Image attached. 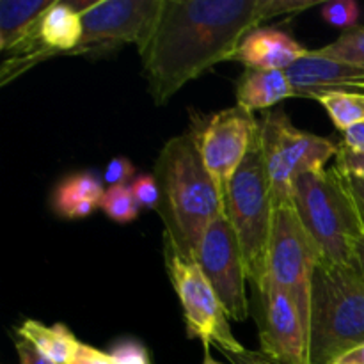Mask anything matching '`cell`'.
<instances>
[{
  "label": "cell",
  "mask_w": 364,
  "mask_h": 364,
  "mask_svg": "<svg viewBox=\"0 0 364 364\" xmlns=\"http://www.w3.org/2000/svg\"><path fill=\"white\" fill-rule=\"evenodd\" d=\"M316 0H164L153 34L139 50L142 77L155 105L230 60L262 21L297 14Z\"/></svg>",
  "instance_id": "obj_1"
},
{
  "label": "cell",
  "mask_w": 364,
  "mask_h": 364,
  "mask_svg": "<svg viewBox=\"0 0 364 364\" xmlns=\"http://www.w3.org/2000/svg\"><path fill=\"white\" fill-rule=\"evenodd\" d=\"M153 171L160 188L156 213L164 224V249L194 262L210 224L226 212L223 191L206 169L191 132L164 144Z\"/></svg>",
  "instance_id": "obj_2"
},
{
  "label": "cell",
  "mask_w": 364,
  "mask_h": 364,
  "mask_svg": "<svg viewBox=\"0 0 364 364\" xmlns=\"http://www.w3.org/2000/svg\"><path fill=\"white\" fill-rule=\"evenodd\" d=\"M364 345V281L354 267L320 259L311 279L308 363L333 364Z\"/></svg>",
  "instance_id": "obj_3"
},
{
  "label": "cell",
  "mask_w": 364,
  "mask_h": 364,
  "mask_svg": "<svg viewBox=\"0 0 364 364\" xmlns=\"http://www.w3.org/2000/svg\"><path fill=\"white\" fill-rule=\"evenodd\" d=\"M291 206L323 259L354 267L355 244L364 235V226L343 171L333 166L299 176Z\"/></svg>",
  "instance_id": "obj_4"
},
{
  "label": "cell",
  "mask_w": 364,
  "mask_h": 364,
  "mask_svg": "<svg viewBox=\"0 0 364 364\" xmlns=\"http://www.w3.org/2000/svg\"><path fill=\"white\" fill-rule=\"evenodd\" d=\"M224 203L226 215L242 249L249 281L252 287H259L265 281L269 269L270 240L276 217V205L263 162L259 137L228 185Z\"/></svg>",
  "instance_id": "obj_5"
},
{
  "label": "cell",
  "mask_w": 364,
  "mask_h": 364,
  "mask_svg": "<svg viewBox=\"0 0 364 364\" xmlns=\"http://www.w3.org/2000/svg\"><path fill=\"white\" fill-rule=\"evenodd\" d=\"M259 144L276 208L291 206L295 180L327 169L340 148L331 139L297 128L283 110H270L259 121Z\"/></svg>",
  "instance_id": "obj_6"
},
{
  "label": "cell",
  "mask_w": 364,
  "mask_h": 364,
  "mask_svg": "<svg viewBox=\"0 0 364 364\" xmlns=\"http://www.w3.org/2000/svg\"><path fill=\"white\" fill-rule=\"evenodd\" d=\"M164 0H96L82 13V39L64 57H105L124 45L139 50L153 34Z\"/></svg>",
  "instance_id": "obj_7"
},
{
  "label": "cell",
  "mask_w": 364,
  "mask_h": 364,
  "mask_svg": "<svg viewBox=\"0 0 364 364\" xmlns=\"http://www.w3.org/2000/svg\"><path fill=\"white\" fill-rule=\"evenodd\" d=\"M164 255L167 276L180 299L187 336L191 340L198 338L205 350L212 345L217 347V350H244V345L238 343L235 334L231 333L228 322L230 316L223 302L219 301L201 269L194 262L183 259L169 249H164Z\"/></svg>",
  "instance_id": "obj_8"
},
{
  "label": "cell",
  "mask_w": 364,
  "mask_h": 364,
  "mask_svg": "<svg viewBox=\"0 0 364 364\" xmlns=\"http://www.w3.org/2000/svg\"><path fill=\"white\" fill-rule=\"evenodd\" d=\"M320 259H323L322 252L304 230L294 206L276 208L267 277L294 299L308 327V338L311 279Z\"/></svg>",
  "instance_id": "obj_9"
},
{
  "label": "cell",
  "mask_w": 364,
  "mask_h": 364,
  "mask_svg": "<svg viewBox=\"0 0 364 364\" xmlns=\"http://www.w3.org/2000/svg\"><path fill=\"white\" fill-rule=\"evenodd\" d=\"M188 132L226 198L228 185L258 141L259 123L252 112L235 105L210 116H194Z\"/></svg>",
  "instance_id": "obj_10"
},
{
  "label": "cell",
  "mask_w": 364,
  "mask_h": 364,
  "mask_svg": "<svg viewBox=\"0 0 364 364\" xmlns=\"http://www.w3.org/2000/svg\"><path fill=\"white\" fill-rule=\"evenodd\" d=\"M194 262L215 290L228 316L237 322L247 318L251 308L245 294V281L249 277L242 249L226 212L210 224Z\"/></svg>",
  "instance_id": "obj_11"
},
{
  "label": "cell",
  "mask_w": 364,
  "mask_h": 364,
  "mask_svg": "<svg viewBox=\"0 0 364 364\" xmlns=\"http://www.w3.org/2000/svg\"><path fill=\"white\" fill-rule=\"evenodd\" d=\"M256 299V323L265 354L288 364L308 363V327L294 299L265 277L252 287Z\"/></svg>",
  "instance_id": "obj_12"
},
{
  "label": "cell",
  "mask_w": 364,
  "mask_h": 364,
  "mask_svg": "<svg viewBox=\"0 0 364 364\" xmlns=\"http://www.w3.org/2000/svg\"><path fill=\"white\" fill-rule=\"evenodd\" d=\"M295 98L320 100L329 92H364V68L309 50L287 70Z\"/></svg>",
  "instance_id": "obj_13"
},
{
  "label": "cell",
  "mask_w": 364,
  "mask_h": 364,
  "mask_svg": "<svg viewBox=\"0 0 364 364\" xmlns=\"http://www.w3.org/2000/svg\"><path fill=\"white\" fill-rule=\"evenodd\" d=\"M309 50L290 34L276 28H255L249 32L230 60L244 64L245 70L287 71Z\"/></svg>",
  "instance_id": "obj_14"
},
{
  "label": "cell",
  "mask_w": 364,
  "mask_h": 364,
  "mask_svg": "<svg viewBox=\"0 0 364 364\" xmlns=\"http://www.w3.org/2000/svg\"><path fill=\"white\" fill-rule=\"evenodd\" d=\"M82 32V14L75 11L70 2L57 0L41 18L31 38L43 50L46 60L52 57H64L68 52L77 48Z\"/></svg>",
  "instance_id": "obj_15"
},
{
  "label": "cell",
  "mask_w": 364,
  "mask_h": 364,
  "mask_svg": "<svg viewBox=\"0 0 364 364\" xmlns=\"http://www.w3.org/2000/svg\"><path fill=\"white\" fill-rule=\"evenodd\" d=\"M235 96L238 107L255 112L295 98V91L287 71L245 70L238 78Z\"/></svg>",
  "instance_id": "obj_16"
},
{
  "label": "cell",
  "mask_w": 364,
  "mask_h": 364,
  "mask_svg": "<svg viewBox=\"0 0 364 364\" xmlns=\"http://www.w3.org/2000/svg\"><path fill=\"white\" fill-rule=\"evenodd\" d=\"M105 188L103 180L95 173H77L57 185L52 198L53 212L63 219L78 220L92 215L100 208Z\"/></svg>",
  "instance_id": "obj_17"
},
{
  "label": "cell",
  "mask_w": 364,
  "mask_h": 364,
  "mask_svg": "<svg viewBox=\"0 0 364 364\" xmlns=\"http://www.w3.org/2000/svg\"><path fill=\"white\" fill-rule=\"evenodd\" d=\"M57 0H2L0 2V50H14L34 32Z\"/></svg>",
  "instance_id": "obj_18"
},
{
  "label": "cell",
  "mask_w": 364,
  "mask_h": 364,
  "mask_svg": "<svg viewBox=\"0 0 364 364\" xmlns=\"http://www.w3.org/2000/svg\"><path fill=\"white\" fill-rule=\"evenodd\" d=\"M18 336L55 364H70L80 347V341L64 323L45 326L38 320H25L18 327Z\"/></svg>",
  "instance_id": "obj_19"
},
{
  "label": "cell",
  "mask_w": 364,
  "mask_h": 364,
  "mask_svg": "<svg viewBox=\"0 0 364 364\" xmlns=\"http://www.w3.org/2000/svg\"><path fill=\"white\" fill-rule=\"evenodd\" d=\"M318 102L343 134L364 121V92H329Z\"/></svg>",
  "instance_id": "obj_20"
},
{
  "label": "cell",
  "mask_w": 364,
  "mask_h": 364,
  "mask_svg": "<svg viewBox=\"0 0 364 364\" xmlns=\"http://www.w3.org/2000/svg\"><path fill=\"white\" fill-rule=\"evenodd\" d=\"M100 210L114 223L128 224L137 219L141 206L135 201L130 185H119L107 188L100 201Z\"/></svg>",
  "instance_id": "obj_21"
},
{
  "label": "cell",
  "mask_w": 364,
  "mask_h": 364,
  "mask_svg": "<svg viewBox=\"0 0 364 364\" xmlns=\"http://www.w3.org/2000/svg\"><path fill=\"white\" fill-rule=\"evenodd\" d=\"M316 55L329 57V59L343 60L364 68V27H355L343 32L336 41L313 50Z\"/></svg>",
  "instance_id": "obj_22"
},
{
  "label": "cell",
  "mask_w": 364,
  "mask_h": 364,
  "mask_svg": "<svg viewBox=\"0 0 364 364\" xmlns=\"http://www.w3.org/2000/svg\"><path fill=\"white\" fill-rule=\"evenodd\" d=\"M322 20L338 28H345V32L358 27L359 6L352 0H336L322 6Z\"/></svg>",
  "instance_id": "obj_23"
},
{
  "label": "cell",
  "mask_w": 364,
  "mask_h": 364,
  "mask_svg": "<svg viewBox=\"0 0 364 364\" xmlns=\"http://www.w3.org/2000/svg\"><path fill=\"white\" fill-rule=\"evenodd\" d=\"M110 359L112 364H151V358H149V352L141 341L132 340H121L110 348Z\"/></svg>",
  "instance_id": "obj_24"
},
{
  "label": "cell",
  "mask_w": 364,
  "mask_h": 364,
  "mask_svg": "<svg viewBox=\"0 0 364 364\" xmlns=\"http://www.w3.org/2000/svg\"><path fill=\"white\" fill-rule=\"evenodd\" d=\"M135 201L144 210H156L160 203V188L153 174H141L130 183Z\"/></svg>",
  "instance_id": "obj_25"
},
{
  "label": "cell",
  "mask_w": 364,
  "mask_h": 364,
  "mask_svg": "<svg viewBox=\"0 0 364 364\" xmlns=\"http://www.w3.org/2000/svg\"><path fill=\"white\" fill-rule=\"evenodd\" d=\"M135 171L137 169H135L130 159H127V156H116V159H112L107 164L102 180L109 187H119V185H127L135 176Z\"/></svg>",
  "instance_id": "obj_26"
},
{
  "label": "cell",
  "mask_w": 364,
  "mask_h": 364,
  "mask_svg": "<svg viewBox=\"0 0 364 364\" xmlns=\"http://www.w3.org/2000/svg\"><path fill=\"white\" fill-rule=\"evenodd\" d=\"M334 160H336L334 166H336L338 169H341L343 173L352 174V176L364 181V155H361V153L354 151V149H350L348 146H345L343 142H340L338 155Z\"/></svg>",
  "instance_id": "obj_27"
},
{
  "label": "cell",
  "mask_w": 364,
  "mask_h": 364,
  "mask_svg": "<svg viewBox=\"0 0 364 364\" xmlns=\"http://www.w3.org/2000/svg\"><path fill=\"white\" fill-rule=\"evenodd\" d=\"M220 354L226 355V359L231 364H288L281 359L274 358V355L265 354L263 350H249L244 348L240 352H228V350H219Z\"/></svg>",
  "instance_id": "obj_28"
},
{
  "label": "cell",
  "mask_w": 364,
  "mask_h": 364,
  "mask_svg": "<svg viewBox=\"0 0 364 364\" xmlns=\"http://www.w3.org/2000/svg\"><path fill=\"white\" fill-rule=\"evenodd\" d=\"M70 364H112V359H110L109 352H102L91 345L80 343Z\"/></svg>",
  "instance_id": "obj_29"
},
{
  "label": "cell",
  "mask_w": 364,
  "mask_h": 364,
  "mask_svg": "<svg viewBox=\"0 0 364 364\" xmlns=\"http://www.w3.org/2000/svg\"><path fill=\"white\" fill-rule=\"evenodd\" d=\"M14 347H16L18 358H20V364H55V363L48 361L45 355L39 354V352L36 350V348L32 347L28 341L21 340V338L16 341V343H14Z\"/></svg>",
  "instance_id": "obj_30"
},
{
  "label": "cell",
  "mask_w": 364,
  "mask_h": 364,
  "mask_svg": "<svg viewBox=\"0 0 364 364\" xmlns=\"http://www.w3.org/2000/svg\"><path fill=\"white\" fill-rule=\"evenodd\" d=\"M341 142H343L345 146H348L350 149H354V151L364 155V121L355 124V127H352L350 130L345 132L343 141Z\"/></svg>",
  "instance_id": "obj_31"
},
{
  "label": "cell",
  "mask_w": 364,
  "mask_h": 364,
  "mask_svg": "<svg viewBox=\"0 0 364 364\" xmlns=\"http://www.w3.org/2000/svg\"><path fill=\"white\" fill-rule=\"evenodd\" d=\"M340 171H341V169H340ZM343 174H345V176H347L348 188H350L352 198H354L355 205H358L359 215H361L363 226H364V181L359 180V178L352 176V174H347V173H343Z\"/></svg>",
  "instance_id": "obj_32"
},
{
  "label": "cell",
  "mask_w": 364,
  "mask_h": 364,
  "mask_svg": "<svg viewBox=\"0 0 364 364\" xmlns=\"http://www.w3.org/2000/svg\"><path fill=\"white\" fill-rule=\"evenodd\" d=\"M333 364H364V345L354 348V350L347 352V354L341 355V358Z\"/></svg>",
  "instance_id": "obj_33"
},
{
  "label": "cell",
  "mask_w": 364,
  "mask_h": 364,
  "mask_svg": "<svg viewBox=\"0 0 364 364\" xmlns=\"http://www.w3.org/2000/svg\"><path fill=\"white\" fill-rule=\"evenodd\" d=\"M354 269L358 270L359 276L363 277L364 281V235L359 238V242L355 244V251H354Z\"/></svg>",
  "instance_id": "obj_34"
},
{
  "label": "cell",
  "mask_w": 364,
  "mask_h": 364,
  "mask_svg": "<svg viewBox=\"0 0 364 364\" xmlns=\"http://www.w3.org/2000/svg\"><path fill=\"white\" fill-rule=\"evenodd\" d=\"M203 364H223L219 363L217 359H213L212 355H210V348H206L205 350V359H203Z\"/></svg>",
  "instance_id": "obj_35"
}]
</instances>
